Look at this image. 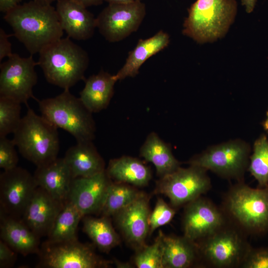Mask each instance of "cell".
I'll use <instances>...</instances> for the list:
<instances>
[{
  "label": "cell",
  "mask_w": 268,
  "mask_h": 268,
  "mask_svg": "<svg viewBox=\"0 0 268 268\" xmlns=\"http://www.w3.org/2000/svg\"><path fill=\"white\" fill-rule=\"evenodd\" d=\"M3 18L31 55L39 54L63 35L56 8L51 4L32 0L7 12Z\"/></svg>",
  "instance_id": "6da1fadb"
},
{
  "label": "cell",
  "mask_w": 268,
  "mask_h": 268,
  "mask_svg": "<svg viewBox=\"0 0 268 268\" xmlns=\"http://www.w3.org/2000/svg\"><path fill=\"white\" fill-rule=\"evenodd\" d=\"M220 207L228 220L247 236L268 232V186L255 189L238 182L224 194Z\"/></svg>",
  "instance_id": "7a4b0ae2"
},
{
  "label": "cell",
  "mask_w": 268,
  "mask_h": 268,
  "mask_svg": "<svg viewBox=\"0 0 268 268\" xmlns=\"http://www.w3.org/2000/svg\"><path fill=\"white\" fill-rule=\"evenodd\" d=\"M39 66L47 81L69 89L84 79L89 59L87 52L69 37L61 38L39 53Z\"/></svg>",
  "instance_id": "3957f363"
},
{
  "label": "cell",
  "mask_w": 268,
  "mask_h": 268,
  "mask_svg": "<svg viewBox=\"0 0 268 268\" xmlns=\"http://www.w3.org/2000/svg\"><path fill=\"white\" fill-rule=\"evenodd\" d=\"M26 115L13 132V140L21 155L37 167L58 158L60 144L58 128L28 105Z\"/></svg>",
  "instance_id": "277c9868"
},
{
  "label": "cell",
  "mask_w": 268,
  "mask_h": 268,
  "mask_svg": "<svg viewBox=\"0 0 268 268\" xmlns=\"http://www.w3.org/2000/svg\"><path fill=\"white\" fill-rule=\"evenodd\" d=\"M236 0H197L188 9L183 34L199 43L222 37L234 21Z\"/></svg>",
  "instance_id": "5b68a950"
},
{
  "label": "cell",
  "mask_w": 268,
  "mask_h": 268,
  "mask_svg": "<svg viewBox=\"0 0 268 268\" xmlns=\"http://www.w3.org/2000/svg\"><path fill=\"white\" fill-rule=\"evenodd\" d=\"M41 115L58 128L69 133L77 142L92 140L95 123L91 112L69 89L59 95L38 101Z\"/></svg>",
  "instance_id": "8992f818"
},
{
  "label": "cell",
  "mask_w": 268,
  "mask_h": 268,
  "mask_svg": "<svg viewBox=\"0 0 268 268\" xmlns=\"http://www.w3.org/2000/svg\"><path fill=\"white\" fill-rule=\"evenodd\" d=\"M246 236L228 221L212 234L196 242L201 264L216 268H241L252 248Z\"/></svg>",
  "instance_id": "52a82bcc"
},
{
  "label": "cell",
  "mask_w": 268,
  "mask_h": 268,
  "mask_svg": "<svg viewBox=\"0 0 268 268\" xmlns=\"http://www.w3.org/2000/svg\"><path fill=\"white\" fill-rule=\"evenodd\" d=\"M250 148L245 142L233 140L210 147L188 163L210 170L222 178L243 181L249 166Z\"/></svg>",
  "instance_id": "ba28073f"
},
{
  "label": "cell",
  "mask_w": 268,
  "mask_h": 268,
  "mask_svg": "<svg viewBox=\"0 0 268 268\" xmlns=\"http://www.w3.org/2000/svg\"><path fill=\"white\" fill-rule=\"evenodd\" d=\"M37 268H106L110 262L99 257L93 247L77 239L50 242L40 246Z\"/></svg>",
  "instance_id": "9c48e42d"
},
{
  "label": "cell",
  "mask_w": 268,
  "mask_h": 268,
  "mask_svg": "<svg viewBox=\"0 0 268 268\" xmlns=\"http://www.w3.org/2000/svg\"><path fill=\"white\" fill-rule=\"evenodd\" d=\"M207 171L193 165L186 168L179 167L160 178L156 191L167 197L174 207L186 205L210 189Z\"/></svg>",
  "instance_id": "30bf717a"
},
{
  "label": "cell",
  "mask_w": 268,
  "mask_h": 268,
  "mask_svg": "<svg viewBox=\"0 0 268 268\" xmlns=\"http://www.w3.org/2000/svg\"><path fill=\"white\" fill-rule=\"evenodd\" d=\"M39 65L32 56L22 58L13 54L0 66V96L28 106L29 99H35L33 88L37 82L35 67Z\"/></svg>",
  "instance_id": "8fae6325"
},
{
  "label": "cell",
  "mask_w": 268,
  "mask_h": 268,
  "mask_svg": "<svg viewBox=\"0 0 268 268\" xmlns=\"http://www.w3.org/2000/svg\"><path fill=\"white\" fill-rule=\"evenodd\" d=\"M146 15L144 3H109L96 18V27L110 42L124 40L136 31Z\"/></svg>",
  "instance_id": "7c38bea8"
},
{
  "label": "cell",
  "mask_w": 268,
  "mask_h": 268,
  "mask_svg": "<svg viewBox=\"0 0 268 268\" xmlns=\"http://www.w3.org/2000/svg\"><path fill=\"white\" fill-rule=\"evenodd\" d=\"M38 187L33 175L16 166L0 175V212L21 220Z\"/></svg>",
  "instance_id": "4fadbf2b"
},
{
  "label": "cell",
  "mask_w": 268,
  "mask_h": 268,
  "mask_svg": "<svg viewBox=\"0 0 268 268\" xmlns=\"http://www.w3.org/2000/svg\"><path fill=\"white\" fill-rule=\"evenodd\" d=\"M228 221L221 207L201 196L186 204L183 217L184 236L197 242Z\"/></svg>",
  "instance_id": "5bb4252c"
},
{
  "label": "cell",
  "mask_w": 268,
  "mask_h": 268,
  "mask_svg": "<svg viewBox=\"0 0 268 268\" xmlns=\"http://www.w3.org/2000/svg\"><path fill=\"white\" fill-rule=\"evenodd\" d=\"M111 182L106 170L90 177L73 178L67 201L84 216L100 213Z\"/></svg>",
  "instance_id": "9a60e30c"
},
{
  "label": "cell",
  "mask_w": 268,
  "mask_h": 268,
  "mask_svg": "<svg viewBox=\"0 0 268 268\" xmlns=\"http://www.w3.org/2000/svg\"><path fill=\"white\" fill-rule=\"evenodd\" d=\"M64 204L38 186L21 220L39 238L47 236Z\"/></svg>",
  "instance_id": "2e32d148"
},
{
  "label": "cell",
  "mask_w": 268,
  "mask_h": 268,
  "mask_svg": "<svg viewBox=\"0 0 268 268\" xmlns=\"http://www.w3.org/2000/svg\"><path fill=\"white\" fill-rule=\"evenodd\" d=\"M150 214L148 199L141 193L114 216L127 240L134 246L142 248L149 233Z\"/></svg>",
  "instance_id": "e0dca14e"
},
{
  "label": "cell",
  "mask_w": 268,
  "mask_h": 268,
  "mask_svg": "<svg viewBox=\"0 0 268 268\" xmlns=\"http://www.w3.org/2000/svg\"><path fill=\"white\" fill-rule=\"evenodd\" d=\"M86 8L72 0H57L56 10L62 27L69 38L85 40L94 34L96 18Z\"/></svg>",
  "instance_id": "ac0fdd59"
},
{
  "label": "cell",
  "mask_w": 268,
  "mask_h": 268,
  "mask_svg": "<svg viewBox=\"0 0 268 268\" xmlns=\"http://www.w3.org/2000/svg\"><path fill=\"white\" fill-rule=\"evenodd\" d=\"M33 175L38 186L53 199L63 203L67 200L73 178L64 157L37 167Z\"/></svg>",
  "instance_id": "d6986e66"
},
{
  "label": "cell",
  "mask_w": 268,
  "mask_h": 268,
  "mask_svg": "<svg viewBox=\"0 0 268 268\" xmlns=\"http://www.w3.org/2000/svg\"><path fill=\"white\" fill-rule=\"evenodd\" d=\"M0 239L23 256L38 254L40 239L21 220L0 212Z\"/></svg>",
  "instance_id": "ffe728a7"
},
{
  "label": "cell",
  "mask_w": 268,
  "mask_h": 268,
  "mask_svg": "<svg viewBox=\"0 0 268 268\" xmlns=\"http://www.w3.org/2000/svg\"><path fill=\"white\" fill-rule=\"evenodd\" d=\"M64 158L73 178L90 177L105 170L104 162L92 140L77 142Z\"/></svg>",
  "instance_id": "44dd1931"
},
{
  "label": "cell",
  "mask_w": 268,
  "mask_h": 268,
  "mask_svg": "<svg viewBox=\"0 0 268 268\" xmlns=\"http://www.w3.org/2000/svg\"><path fill=\"white\" fill-rule=\"evenodd\" d=\"M170 42L168 33L160 30L146 39H139L131 51L123 67L115 74L117 80L134 77L142 64L152 56L166 48Z\"/></svg>",
  "instance_id": "7402d4cb"
},
{
  "label": "cell",
  "mask_w": 268,
  "mask_h": 268,
  "mask_svg": "<svg viewBox=\"0 0 268 268\" xmlns=\"http://www.w3.org/2000/svg\"><path fill=\"white\" fill-rule=\"evenodd\" d=\"M117 81L115 75L101 70L86 80L79 98L91 112H99L109 105Z\"/></svg>",
  "instance_id": "603a6c76"
},
{
  "label": "cell",
  "mask_w": 268,
  "mask_h": 268,
  "mask_svg": "<svg viewBox=\"0 0 268 268\" xmlns=\"http://www.w3.org/2000/svg\"><path fill=\"white\" fill-rule=\"evenodd\" d=\"M163 268H187L200 262L197 244L184 235H162Z\"/></svg>",
  "instance_id": "cb8c5ba5"
},
{
  "label": "cell",
  "mask_w": 268,
  "mask_h": 268,
  "mask_svg": "<svg viewBox=\"0 0 268 268\" xmlns=\"http://www.w3.org/2000/svg\"><path fill=\"white\" fill-rule=\"evenodd\" d=\"M106 171L111 180L139 187L146 185L151 177L149 169L139 160L127 156L111 160Z\"/></svg>",
  "instance_id": "d4e9b609"
},
{
  "label": "cell",
  "mask_w": 268,
  "mask_h": 268,
  "mask_svg": "<svg viewBox=\"0 0 268 268\" xmlns=\"http://www.w3.org/2000/svg\"><path fill=\"white\" fill-rule=\"evenodd\" d=\"M140 154L155 166L157 174L161 178L180 167L170 146L154 132L147 136L140 149Z\"/></svg>",
  "instance_id": "484cf974"
},
{
  "label": "cell",
  "mask_w": 268,
  "mask_h": 268,
  "mask_svg": "<svg viewBox=\"0 0 268 268\" xmlns=\"http://www.w3.org/2000/svg\"><path fill=\"white\" fill-rule=\"evenodd\" d=\"M83 216L75 205L67 201L47 236V241L58 242L77 239L78 225Z\"/></svg>",
  "instance_id": "4316f807"
},
{
  "label": "cell",
  "mask_w": 268,
  "mask_h": 268,
  "mask_svg": "<svg viewBox=\"0 0 268 268\" xmlns=\"http://www.w3.org/2000/svg\"><path fill=\"white\" fill-rule=\"evenodd\" d=\"M109 217L99 218L85 215L82 220L83 231L101 251L108 252L120 243V238L114 230Z\"/></svg>",
  "instance_id": "83f0119b"
},
{
  "label": "cell",
  "mask_w": 268,
  "mask_h": 268,
  "mask_svg": "<svg viewBox=\"0 0 268 268\" xmlns=\"http://www.w3.org/2000/svg\"><path fill=\"white\" fill-rule=\"evenodd\" d=\"M141 193L123 183L111 182L101 210L102 216H114L134 201Z\"/></svg>",
  "instance_id": "f1b7e54d"
},
{
  "label": "cell",
  "mask_w": 268,
  "mask_h": 268,
  "mask_svg": "<svg viewBox=\"0 0 268 268\" xmlns=\"http://www.w3.org/2000/svg\"><path fill=\"white\" fill-rule=\"evenodd\" d=\"M248 170L258 181L259 187L268 186V140L262 135L255 142Z\"/></svg>",
  "instance_id": "f546056e"
},
{
  "label": "cell",
  "mask_w": 268,
  "mask_h": 268,
  "mask_svg": "<svg viewBox=\"0 0 268 268\" xmlns=\"http://www.w3.org/2000/svg\"><path fill=\"white\" fill-rule=\"evenodd\" d=\"M20 111V103L0 96V137L15 131L21 120Z\"/></svg>",
  "instance_id": "4dcf8cb0"
},
{
  "label": "cell",
  "mask_w": 268,
  "mask_h": 268,
  "mask_svg": "<svg viewBox=\"0 0 268 268\" xmlns=\"http://www.w3.org/2000/svg\"><path fill=\"white\" fill-rule=\"evenodd\" d=\"M163 233L158 236L151 245L144 246L134 257V263L138 268H163Z\"/></svg>",
  "instance_id": "1f68e13d"
},
{
  "label": "cell",
  "mask_w": 268,
  "mask_h": 268,
  "mask_svg": "<svg viewBox=\"0 0 268 268\" xmlns=\"http://www.w3.org/2000/svg\"><path fill=\"white\" fill-rule=\"evenodd\" d=\"M175 210L164 201L159 198L149 219V233L151 234L157 228L169 223L174 217Z\"/></svg>",
  "instance_id": "d6a6232c"
},
{
  "label": "cell",
  "mask_w": 268,
  "mask_h": 268,
  "mask_svg": "<svg viewBox=\"0 0 268 268\" xmlns=\"http://www.w3.org/2000/svg\"><path fill=\"white\" fill-rule=\"evenodd\" d=\"M13 139L6 136L0 137V167L4 170L17 166L18 157Z\"/></svg>",
  "instance_id": "836d02e7"
},
{
  "label": "cell",
  "mask_w": 268,
  "mask_h": 268,
  "mask_svg": "<svg viewBox=\"0 0 268 268\" xmlns=\"http://www.w3.org/2000/svg\"><path fill=\"white\" fill-rule=\"evenodd\" d=\"M242 268H268V248L250 250L241 265Z\"/></svg>",
  "instance_id": "e575fe53"
},
{
  "label": "cell",
  "mask_w": 268,
  "mask_h": 268,
  "mask_svg": "<svg viewBox=\"0 0 268 268\" xmlns=\"http://www.w3.org/2000/svg\"><path fill=\"white\" fill-rule=\"evenodd\" d=\"M5 242L0 240V268H11L16 259L17 254Z\"/></svg>",
  "instance_id": "d590c367"
},
{
  "label": "cell",
  "mask_w": 268,
  "mask_h": 268,
  "mask_svg": "<svg viewBox=\"0 0 268 268\" xmlns=\"http://www.w3.org/2000/svg\"><path fill=\"white\" fill-rule=\"evenodd\" d=\"M11 35L6 34L3 29H0V61L5 57H9L13 53L11 45L8 40Z\"/></svg>",
  "instance_id": "8d00e7d4"
},
{
  "label": "cell",
  "mask_w": 268,
  "mask_h": 268,
  "mask_svg": "<svg viewBox=\"0 0 268 268\" xmlns=\"http://www.w3.org/2000/svg\"><path fill=\"white\" fill-rule=\"evenodd\" d=\"M22 0H0V11L6 13L19 4Z\"/></svg>",
  "instance_id": "74e56055"
},
{
  "label": "cell",
  "mask_w": 268,
  "mask_h": 268,
  "mask_svg": "<svg viewBox=\"0 0 268 268\" xmlns=\"http://www.w3.org/2000/svg\"><path fill=\"white\" fill-rule=\"evenodd\" d=\"M84 6L87 7L101 4L104 0H72Z\"/></svg>",
  "instance_id": "f35d334b"
},
{
  "label": "cell",
  "mask_w": 268,
  "mask_h": 268,
  "mask_svg": "<svg viewBox=\"0 0 268 268\" xmlns=\"http://www.w3.org/2000/svg\"><path fill=\"white\" fill-rule=\"evenodd\" d=\"M257 0H241L242 5L245 8L247 13L252 12L255 6Z\"/></svg>",
  "instance_id": "ab89813d"
},
{
  "label": "cell",
  "mask_w": 268,
  "mask_h": 268,
  "mask_svg": "<svg viewBox=\"0 0 268 268\" xmlns=\"http://www.w3.org/2000/svg\"><path fill=\"white\" fill-rule=\"evenodd\" d=\"M142 0H104L109 3H128L137 1H141Z\"/></svg>",
  "instance_id": "60d3db41"
},
{
  "label": "cell",
  "mask_w": 268,
  "mask_h": 268,
  "mask_svg": "<svg viewBox=\"0 0 268 268\" xmlns=\"http://www.w3.org/2000/svg\"><path fill=\"white\" fill-rule=\"evenodd\" d=\"M33 0L41 3H43V4H51V3L57 0Z\"/></svg>",
  "instance_id": "b9f144b4"
},
{
  "label": "cell",
  "mask_w": 268,
  "mask_h": 268,
  "mask_svg": "<svg viewBox=\"0 0 268 268\" xmlns=\"http://www.w3.org/2000/svg\"><path fill=\"white\" fill-rule=\"evenodd\" d=\"M264 127L266 130L268 131V112L267 113V119L265 122Z\"/></svg>",
  "instance_id": "7bdbcfd3"
}]
</instances>
